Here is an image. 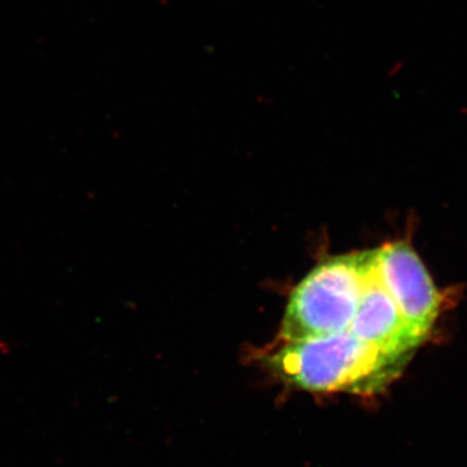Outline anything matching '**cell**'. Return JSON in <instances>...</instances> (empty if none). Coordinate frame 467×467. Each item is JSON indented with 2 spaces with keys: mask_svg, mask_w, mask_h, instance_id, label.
I'll use <instances>...</instances> for the list:
<instances>
[{
  "mask_svg": "<svg viewBox=\"0 0 467 467\" xmlns=\"http://www.w3.org/2000/svg\"><path fill=\"white\" fill-rule=\"evenodd\" d=\"M348 330L362 342L402 358H408L422 343L409 328L395 301L380 284L376 269V252Z\"/></svg>",
  "mask_w": 467,
  "mask_h": 467,
  "instance_id": "obj_4",
  "label": "cell"
},
{
  "mask_svg": "<svg viewBox=\"0 0 467 467\" xmlns=\"http://www.w3.org/2000/svg\"><path fill=\"white\" fill-rule=\"evenodd\" d=\"M376 250L330 257L319 263L292 291L281 337L285 343L347 330L373 265Z\"/></svg>",
  "mask_w": 467,
  "mask_h": 467,
  "instance_id": "obj_2",
  "label": "cell"
},
{
  "mask_svg": "<svg viewBox=\"0 0 467 467\" xmlns=\"http://www.w3.org/2000/svg\"><path fill=\"white\" fill-rule=\"evenodd\" d=\"M407 361L362 342L347 328L285 343L267 365L285 383L306 391L371 396L383 392Z\"/></svg>",
  "mask_w": 467,
  "mask_h": 467,
  "instance_id": "obj_1",
  "label": "cell"
},
{
  "mask_svg": "<svg viewBox=\"0 0 467 467\" xmlns=\"http://www.w3.org/2000/svg\"><path fill=\"white\" fill-rule=\"evenodd\" d=\"M376 269L409 328L423 342L438 318L441 300L422 260L407 242H391L376 248Z\"/></svg>",
  "mask_w": 467,
  "mask_h": 467,
  "instance_id": "obj_3",
  "label": "cell"
}]
</instances>
